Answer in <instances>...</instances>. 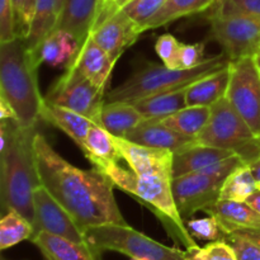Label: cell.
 <instances>
[{
	"label": "cell",
	"mask_w": 260,
	"mask_h": 260,
	"mask_svg": "<svg viewBox=\"0 0 260 260\" xmlns=\"http://www.w3.org/2000/svg\"><path fill=\"white\" fill-rule=\"evenodd\" d=\"M40 182L85 233L95 226L127 223L116 202V187L98 169L84 170L63 159L41 134L33 139Z\"/></svg>",
	"instance_id": "obj_1"
},
{
	"label": "cell",
	"mask_w": 260,
	"mask_h": 260,
	"mask_svg": "<svg viewBox=\"0 0 260 260\" xmlns=\"http://www.w3.org/2000/svg\"><path fill=\"white\" fill-rule=\"evenodd\" d=\"M35 128H23L17 121L0 124V194L3 211L14 210L35 223V190L40 177L35 161Z\"/></svg>",
	"instance_id": "obj_2"
},
{
	"label": "cell",
	"mask_w": 260,
	"mask_h": 260,
	"mask_svg": "<svg viewBox=\"0 0 260 260\" xmlns=\"http://www.w3.org/2000/svg\"><path fill=\"white\" fill-rule=\"evenodd\" d=\"M90 164L101 170L113 183L116 188L134 196L141 201L154 215L161 221L165 230L185 250L198 249V244L188 231L185 221L180 216L173 194V175L145 174L137 175L131 169L127 170L116 161L91 160Z\"/></svg>",
	"instance_id": "obj_3"
},
{
	"label": "cell",
	"mask_w": 260,
	"mask_h": 260,
	"mask_svg": "<svg viewBox=\"0 0 260 260\" xmlns=\"http://www.w3.org/2000/svg\"><path fill=\"white\" fill-rule=\"evenodd\" d=\"M40 65L24 38L0 43V96L10 104L23 128H35L41 119L45 98L38 88Z\"/></svg>",
	"instance_id": "obj_4"
},
{
	"label": "cell",
	"mask_w": 260,
	"mask_h": 260,
	"mask_svg": "<svg viewBox=\"0 0 260 260\" xmlns=\"http://www.w3.org/2000/svg\"><path fill=\"white\" fill-rule=\"evenodd\" d=\"M225 53L211 56L193 69H169L165 65L147 63L135 71L126 81L111 89L106 102H134L160 93L187 88L203 76L220 70L230 63Z\"/></svg>",
	"instance_id": "obj_5"
},
{
	"label": "cell",
	"mask_w": 260,
	"mask_h": 260,
	"mask_svg": "<svg viewBox=\"0 0 260 260\" xmlns=\"http://www.w3.org/2000/svg\"><path fill=\"white\" fill-rule=\"evenodd\" d=\"M196 144L231 150L248 165L260 157V137L255 136L226 96L211 107L210 121L196 137Z\"/></svg>",
	"instance_id": "obj_6"
},
{
	"label": "cell",
	"mask_w": 260,
	"mask_h": 260,
	"mask_svg": "<svg viewBox=\"0 0 260 260\" xmlns=\"http://www.w3.org/2000/svg\"><path fill=\"white\" fill-rule=\"evenodd\" d=\"M85 239L96 253L116 251L135 259L185 260L187 253L182 249L164 245L127 223H108L90 228L85 230Z\"/></svg>",
	"instance_id": "obj_7"
},
{
	"label": "cell",
	"mask_w": 260,
	"mask_h": 260,
	"mask_svg": "<svg viewBox=\"0 0 260 260\" xmlns=\"http://www.w3.org/2000/svg\"><path fill=\"white\" fill-rule=\"evenodd\" d=\"M45 101L78 112L98 124L106 95L80 73L75 63L70 62L47 91Z\"/></svg>",
	"instance_id": "obj_8"
},
{
	"label": "cell",
	"mask_w": 260,
	"mask_h": 260,
	"mask_svg": "<svg viewBox=\"0 0 260 260\" xmlns=\"http://www.w3.org/2000/svg\"><path fill=\"white\" fill-rule=\"evenodd\" d=\"M211 35L222 46L230 61L253 57L260 51V19L241 14L213 10L208 17Z\"/></svg>",
	"instance_id": "obj_9"
},
{
	"label": "cell",
	"mask_w": 260,
	"mask_h": 260,
	"mask_svg": "<svg viewBox=\"0 0 260 260\" xmlns=\"http://www.w3.org/2000/svg\"><path fill=\"white\" fill-rule=\"evenodd\" d=\"M226 98L255 136L260 137V76L253 57L230 62Z\"/></svg>",
	"instance_id": "obj_10"
},
{
	"label": "cell",
	"mask_w": 260,
	"mask_h": 260,
	"mask_svg": "<svg viewBox=\"0 0 260 260\" xmlns=\"http://www.w3.org/2000/svg\"><path fill=\"white\" fill-rule=\"evenodd\" d=\"M225 180V178L202 172L173 178V194L183 220H189L200 211L207 213L220 201Z\"/></svg>",
	"instance_id": "obj_11"
},
{
	"label": "cell",
	"mask_w": 260,
	"mask_h": 260,
	"mask_svg": "<svg viewBox=\"0 0 260 260\" xmlns=\"http://www.w3.org/2000/svg\"><path fill=\"white\" fill-rule=\"evenodd\" d=\"M141 33L139 25L123 10L101 2L95 24L89 36L117 62L122 53L136 42Z\"/></svg>",
	"instance_id": "obj_12"
},
{
	"label": "cell",
	"mask_w": 260,
	"mask_h": 260,
	"mask_svg": "<svg viewBox=\"0 0 260 260\" xmlns=\"http://www.w3.org/2000/svg\"><path fill=\"white\" fill-rule=\"evenodd\" d=\"M35 213L33 235L45 231L75 243H86L85 233L42 184L35 190Z\"/></svg>",
	"instance_id": "obj_13"
},
{
	"label": "cell",
	"mask_w": 260,
	"mask_h": 260,
	"mask_svg": "<svg viewBox=\"0 0 260 260\" xmlns=\"http://www.w3.org/2000/svg\"><path fill=\"white\" fill-rule=\"evenodd\" d=\"M121 159L137 175L170 174L173 175L174 152L136 144L124 137L114 136Z\"/></svg>",
	"instance_id": "obj_14"
},
{
	"label": "cell",
	"mask_w": 260,
	"mask_h": 260,
	"mask_svg": "<svg viewBox=\"0 0 260 260\" xmlns=\"http://www.w3.org/2000/svg\"><path fill=\"white\" fill-rule=\"evenodd\" d=\"M124 139L144 146L170 150L173 152L180 151L196 144V139L169 128L159 119H145L136 128L128 132Z\"/></svg>",
	"instance_id": "obj_15"
},
{
	"label": "cell",
	"mask_w": 260,
	"mask_h": 260,
	"mask_svg": "<svg viewBox=\"0 0 260 260\" xmlns=\"http://www.w3.org/2000/svg\"><path fill=\"white\" fill-rule=\"evenodd\" d=\"M99 7L101 0H65L56 29L73 35L80 47L95 24Z\"/></svg>",
	"instance_id": "obj_16"
},
{
	"label": "cell",
	"mask_w": 260,
	"mask_h": 260,
	"mask_svg": "<svg viewBox=\"0 0 260 260\" xmlns=\"http://www.w3.org/2000/svg\"><path fill=\"white\" fill-rule=\"evenodd\" d=\"M71 62L75 63L80 73L96 88L106 91L116 61L112 60L111 56L96 45L90 36L86 37Z\"/></svg>",
	"instance_id": "obj_17"
},
{
	"label": "cell",
	"mask_w": 260,
	"mask_h": 260,
	"mask_svg": "<svg viewBox=\"0 0 260 260\" xmlns=\"http://www.w3.org/2000/svg\"><path fill=\"white\" fill-rule=\"evenodd\" d=\"M236 155L231 150L205 146L194 144L180 151L174 152L173 161V178L188 174V173L205 172L208 168Z\"/></svg>",
	"instance_id": "obj_18"
},
{
	"label": "cell",
	"mask_w": 260,
	"mask_h": 260,
	"mask_svg": "<svg viewBox=\"0 0 260 260\" xmlns=\"http://www.w3.org/2000/svg\"><path fill=\"white\" fill-rule=\"evenodd\" d=\"M30 241L47 260H101V254L88 243H75L45 231L33 235Z\"/></svg>",
	"instance_id": "obj_19"
},
{
	"label": "cell",
	"mask_w": 260,
	"mask_h": 260,
	"mask_svg": "<svg viewBox=\"0 0 260 260\" xmlns=\"http://www.w3.org/2000/svg\"><path fill=\"white\" fill-rule=\"evenodd\" d=\"M207 213L218 221L223 235L239 231L260 230V215L246 202L220 200Z\"/></svg>",
	"instance_id": "obj_20"
},
{
	"label": "cell",
	"mask_w": 260,
	"mask_h": 260,
	"mask_svg": "<svg viewBox=\"0 0 260 260\" xmlns=\"http://www.w3.org/2000/svg\"><path fill=\"white\" fill-rule=\"evenodd\" d=\"M41 118L65 132L80 149L85 144L86 136L94 124L93 121L83 114L56 106L47 101H43Z\"/></svg>",
	"instance_id": "obj_21"
},
{
	"label": "cell",
	"mask_w": 260,
	"mask_h": 260,
	"mask_svg": "<svg viewBox=\"0 0 260 260\" xmlns=\"http://www.w3.org/2000/svg\"><path fill=\"white\" fill-rule=\"evenodd\" d=\"M230 85V63L203 76L187 88V106L212 107L228 94Z\"/></svg>",
	"instance_id": "obj_22"
},
{
	"label": "cell",
	"mask_w": 260,
	"mask_h": 260,
	"mask_svg": "<svg viewBox=\"0 0 260 260\" xmlns=\"http://www.w3.org/2000/svg\"><path fill=\"white\" fill-rule=\"evenodd\" d=\"M145 118L134 103L129 102H106L99 116L98 124L117 137H126Z\"/></svg>",
	"instance_id": "obj_23"
},
{
	"label": "cell",
	"mask_w": 260,
	"mask_h": 260,
	"mask_svg": "<svg viewBox=\"0 0 260 260\" xmlns=\"http://www.w3.org/2000/svg\"><path fill=\"white\" fill-rule=\"evenodd\" d=\"M79 43L73 35L62 29H55L45 38L37 51L40 63L45 62L53 68L68 66L79 52Z\"/></svg>",
	"instance_id": "obj_24"
},
{
	"label": "cell",
	"mask_w": 260,
	"mask_h": 260,
	"mask_svg": "<svg viewBox=\"0 0 260 260\" xmlns=\"http://www.w3.org/2000/svg\"><path fill=\"white\" fill-rule=\"evenodd\" d=\"M187 88L147 96L134 102V104L145 119L161 121L187 107Z\"/></svg>",
	"instance_id": "obj_25"
},
{
	"label": "cell",
	"mask_w": 260,
	"mask_h": 260,
	"mask_svg": "<svg viewBox=\"0 0 260 260\" xmlns=\"http://www.w3.org/2000/svg\"><path fill=\"white\" fill-rule=\"evenodd\" d=\"M58 18L60 12L57 8V0H37L29 32L24 38L28 48L35 53L36 57L41 43L56 29Z\"/></svg>",
	"instance_id": "obj_26"
},
{
	"label": "cell",
	"mask_w": 260,
	"mask_h": 260,
	"mask_svg": "<svg viewBox=\"0 0 260 260\" xmlns=\"http://www.w3.org/2000/svg\"><path fill=\"white\" fill-rule=\"evenodd\" d=\"M216 3L217 0H168L161 9L145 24L144 32L159 28L179 18L205 12Z\"/></svg>",
	"instance_id": "obj_27"
},
{
	"label": "cell",
	"mask_w": 260,
	"mask_h": 260,
	"mask_svg": "<svg viewBox=\"0 0 260 260\" xmlns=\"http://www.w3.org/2000/svg\"><path fill=\"white\" fill-rule=\"evenodd\" d=\"M211 117V107L187 106L177 113L161 119L162 123L169 128L188 137H196L206 127Z\"/></svg>",
	"instance_id": "obj_28"
},
{
	"label": "cell",
	"mask_w": 260,
	"mask_h": 260,
	"mask_svg": "<svg viewBox=\"0 0 260 260\" xmlns=\"http://www.w3.org/2000/svg\"><path fill=\"white\" fill-rule=\"evenodd\" d=\"M81 150L89 161L101 160L118 162L121 160V155L114 142V136L101 124H93Z\"/></svg>",
	"instance_id": "obj_29"
},
{
	"label": "cell",
	"mask_w": 260,
	"mask_h": 260,
	"mask_svg": "<svg viewBox=\"0 0 260 260\" xmlns=\"http://www.w3.org/2000/svg\"><path fill=\"white\" fill-rule=\"evenodd\" d=\"M258 189V182L250 167L248 164H244L226 178L221 188L220 200L246 202V200Z\"/></svg>",
	"instance_id": "obj_30"
},
{
	"label": "cell",
	"mask_w": 260,
	"mask_h": 260,
	"mask_svg": "<svg viewBox=\"0 0 260 260\" xmlns=\"http://www.w3.org/2000/svg\"><path fill=\"white\" fill-rule=\"evenodd\" d=\"M33 234V225L24 216L14 210L7 211L0 220V249L7 250L22 241L30 240Z\"/></svg>",
	"instance_id": "obj_31"
},
{
	"label": "cell",
	"mask_w": 260,
	"mask_h": 260,
	"mask_svg": "<svg viewBox=\"0 0 260 260\" xmlns=\"http://www.w3.org/2000/svg\"><path fill=\"white\" fill-rule=\"evenodd\" d=\"M190 235L198 240L216 241L223 239V231L218 221L212 215L202 218H189L185 221Z\"/></svg>",
	"instance_id": "obj_32"
},
{
	"label": "cell",
	"mask_w": 260,
	"mask_h": 260,
	"mask_svg": "<svg viewBox=\"0 0 260 260\" xmlns=\"http://www.w3.org/2000/svg\"><path fill=\"white\" fill-rule=\"evenodd\" d=\"M168 0H134L126 7L122 8L124 13L136 23L144 32V27Z\"/></svg>",
	"instance_id": "obj_33"
},
{
	"label": "cell",
	"mask_w": 260,
	"mask_h": 260,
	"mask_svg": "<svg viewBox=\"0 0 260 260\" xmlns=\"http://www.w3.org/2000/svg\"><path fill=\"white\" fill-rule=\"evenodd\" d=\"M182 43L170 33L159 36L155 43V51L161 60L162 65L169 69H180L179 52Z\"/></svg>",
	"instance_id": "obj_34"
},
{
	"label": "cell",
	"mask_w": 260,
	"mask_h": 260,
	"mask_svg": "<svg viewBox=\"0 0 260 260\" xmlns=\"http://www.w3.org/2000/svg\"><path fill=\"white\" fill-rule=\"evenodd\" d=\"M223 239L233 246L238 260H260V246L245 234H226Z\"/></svg>",
	"instance_id": "obj_35"
},
{
	"label": "cell",
	"mask_w": 260,
	"mask_h": 260,
	"mask_svg": "<svg viewBox=\"0 0 260 260\" xmlns=\"http://www.w3.org/2000/svg\"><path fill=\"white\" fill-rule=\"evenodd\" d=\"M18 37L25 38L29 32L37 0H12Z\"/></svg>",
	"instance_id": "obj_36"
},
{
	"label": "cell",
	"mask_w": 260,
	"mask_h": 260,
	"mask_svg": "<svg viewBox=\"0 0 260 260\" xmlns=\"http://www.w3.org/2000/svg\"><path fill=\"white\" fill-rule=\"evenodd\" d=\"M17 24L12 0H0V43L15 40Z\"/></svg>",
	"instance_id": "obj_37"
},
{
	"label": "cell",
	"mask_w": 260,
	"mask_h": 260,
	"mask_svg": "<svg viewBox=\"0 0 260 260\" xmlns=\"http://www.w3.org/2000/svg\"><path fill=\"white\" fill-rule=\"evenodd\" d=\"M215 10L223 13H241L260 19V0H217Z\"/></svg>",
	"instance_id": "obj_38"
},
{
	"label": "cell",
	"mask_w": 260,
	"mask_h": 260,
	"mask_svg": "<svg viewBox=\"0 0 260 260\" xmlns=\"http://www.w3.org/2000/svg\"><path fill=\"white\" fill-rule=\"evenodd\" d=\"M205 57V43H182L179 52L180 69H193L203 62Z\"/></svg>",
	"instance_id": "obj_39"
},
{
	"label": "cell",
	"mask_w": 260,
	"mask_h": 260,
	"mask_svg": "<svg viewBox=\"0 0 260 260\" xmlns=\"http://www.w3.org/2000/svg\"><path fill=\"white\" fill-rule=\"evenodd\" d=\"M198 251L206 260H238L233 246L225 239L210 241L203 248L200 246Z\"/></svg>",
	"instance_id": "obj_40"
},
{
	"label": "cell",
	"mask_w": 260,
	"mask_h": 260,
	"mask_svg": "<svg viewBox=\"0 0 260 260\" xmlns=\"http://www.w3.org/2000/svg\"><path fill=\"white\" fill-rule=\"evenodd\" d=\"M0 121H17L14 111L3 96H0Z\"/></svg>",
	"instance_id": "obj_41"
},
{
	"label": "cell",
	"mask_w": 260,
	"mask_h": 260,
	"mask_svg": "<svg viewBox=\"0 0 260 260\" xmlns=\"http://www.w3.org/2000/svg\"><path fill=\"white\" fill-rule=\"evenodd\" d=\"M246 203L250 205L251 207H253L254 210H255L260 215V189L256 190V192H254L253 194L246 200Z\"/></svg>",
	"instance_id": "obj_42"
},
{
	"label": "cell",
	"mask_w": 260,
	"mask_h": 260,
	"mask_svg": "<svg viewBox=\"0 0 260 260\" xmlns=\"http://www.w3.org/2000/svg\"><path fill=\"white\" fill-rule=\"evenodd\" d=\"M249 167H250L251 172H253L254 177H255L256 182H258V185L260 187V157H258L256 160H254L253 162H250Z\"/></svg>",
	"instance_id": "obj_43"
},
{
	"label": "cell",
	"mask_w": 260,
	"mask_h": 260,
	"mask_svg": "<svg viewBox=\"0 0 260 260\" xmlns=\"http://www.w3.org/2000/svg\"><path fill=\"white\" fill-rule=\"evenodd\" d=\"M200 249V248H198ZM198 249H193V250H185V260H206L202 255L200 254Z\"/></svg>",
	"instance_id": "obj_44"
},
{
	"label": "cell",
	"mask_w": 260,
	"mask_h": 260,
	"mask_svg": "<svg viewBox=\"0 0 260 260\" xmlns=\"http://www.w3.org/2000/svg\"><path fill=\"white\" fill-rule=\"evenodd\" d=\"M239 233L245 234L248 238H250L251 240L255 241L256 244L260 246V230H249V231H239Z\"/></svg>",
	"instance_id": "obj_45"
},
{
	"label": "cell",
	"mask_w": 260,
	"mask_h": 260,
	"mask_svg": "<svg viewBox=\"0 0 260 260\" xmlns=\"http://www.w3.org/2000/svg\"><path fill=\"white\" fill-rule=\"evenodd\" d=\"M131 2H134V0H114L113 5L116 9H122V8H124L127 4H129Z\"/></svg>",
	"instance_id": "obj_46"
},
{
	"label": "cell",
	"mask_w": 260,
	"mask_h": 260,
	"mask_svg": "<svg viewBox=\"0 0 260 260\" xmlns=\"http://www.w3.org/2000/svg\"><path fill=\"white\" fill-rule=\"evenodd\" d=\"M253 60H254V63H255L256 70H258L259 76H260V51H259V52H256L255 55L253 56Z\"/></svg>",
	"instance_id": "obj_47"
},
{
	"label": "cell",
	"mask_w": 260,
	"mask_h": 260,
	"mask_svg": "<svg viewBox=\"0 0 260 260\" xmlns=\"http://www.w3.org/2000/svg\"><path fill=\"white\" fill-rule=\"evenodd\" d=\"M63 3H65V0H57V8H58V12L61 13V9H62L63 7Z\"/></svg>",
	"instance_id": "obj_48"
},
{
	"label": "cell",
	"mask_w": 260,
	"mask_h": 260,
	"mask_svg": "<svg viewBox=\"0 0 260 260\" xmlns=\"http://www.w3.org/2000/svg\"><path fill=\"white\" fill-rule=\"evenodd\" d=\"M102 2L107 3V4H113V3H114V0H102Z\"/></svg>",
	"instance_id": "obj_49"
},
{
	"label": "cell",
	"mask_w": 260,
	"mask_h": 260,
	"mask_svg": "<svg viewBox=\"0 0 260 260\" xmlns=\"http://www.w3.org/2000/svg\"><path fill=\"white\" fill-rule=\"evenodd\" d=\"M129 260H146V259H135V258H129Z\"/></svg>",
	"instance_id": "obj_50"
},
{
	"label": "cell",
	"mask_w": 260,
	"mask_h": 260,
	"mask_svg": "<svg viewBox=\"0 0 260 260\" xmlns=\"http://www.w3.org/2000/svg\"><path fill=\"white\" fill-rule=\"evenodd\" d=\"M2 260H8V259H5V258H2Z\"/></svg>",
	"instance_id": "obj_51"
}]
</instances>
